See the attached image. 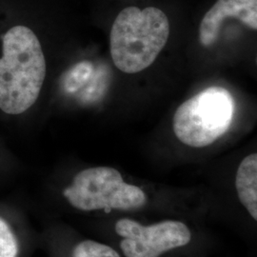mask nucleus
I'll return each mask as SVG.
<instances>
[{"instance_id": "obj_1", "label": "nucleus", "mask_w": 257, "mask_h": 257, "mask_svg": "<svg viewBox=\"0 0 257 257\" xmlns=\"http://www.w3.org/2000/svg\"><path fill=\"white\" fill-rule=\"evenodd\" d=\"M46 59L36 34L26 26L10 29L2 38L0 110L25 112L40 94L46 77Z\"/></svg>"}, {"instance_id": "obj_2", "label": "nucleus", "mask_w": 257, "mask_h": 257, "mask_svg": "<svg viewBox=\"0 0 257 257\" xmlns=\"http://www.w3.org/2000/svg\"><path fill=\"white\" fill-rule=\"evenodd\" d=\"M169 36L170 22L163 11L155 7L122 10L110 30L112 61L123 73H140L156 61Z\"/></svg>"}, {"instance_id": "obj_3", "label": "nucleus", "mask_w": 257, "mask_h": 257, "mask_svg": "<svg viewBox=\"0 0 257 257\" xmlns=\"http://www.w3.org/2000/svg\"><path fill=\"white\" fill-rule=\"evenodd\" d=\"M233 113L234 101L230 92L221 87H210L177 108L174 132L187 146L207 147L228 132Z\"/></svg>"}, {"instance_id": "obj_4", "label": "nucleus", "mask_w": 257, "mask_h": 257, "mask_svg": "<svg viewBox=\"0 0 257 257\" xmlns=\"http://www.w3.org/2000/svg\"><path fill=\"white\" fill-rule=\"evenodd\" d=\"M63 195L71 206L85 211H128L139 209L147 202L146 193L126 183L119 172L110 167H94L79 172Z\"/></svg>"}, {"instance_id": "obj_5", "label": "nucleus", "mask_w": 257, "mask_h": 257, "mask_svg": "<svg viewBox=\"0 0 257 257\" xmlns=\"http://www.w3.org/2000/svg\"><path fill=\"white\" fill-rule=\"evenodd\" d=\"M115 231L123 238L120 248L126 257H159L188 245L192 240L191 230L180 221L165 220L143 226L123 218L116 222Z\"/></svg>"}, {"instance_id": "obj_6", "label": "nucleus", "mask_w": 257, "mask_h": 257, "mask_svg": "<svg viewBox=\"0 0 257 257\" xmlns=\"http://www.w3.org/2000/svg\"><path fill=\"white\" fill-rule=\"evenodd\" d=\"M236 19L251 30L257 29V0H217L204 16L199 27V42L213 45L226 19Z\"/></svg>"}, {"instance_id": "obj_7", "label": "nucleus", "mask_w": 257, "mask_h": 257, "mask_svg": "<svg viewBox=\"0 0 257 257\" xmlns=\"http://www.w3.org/2000/svg\"><path fill=\"white\" fill-rule=\"evenodd\" d=\"M235 188L241 204L257 220V155L246 156L240 163L235 177Z\"/></svg>"}, {"instance_id": "obj_8", "label": "nucleus", "mask_w": 257, "mask_h": 257, "mask_svg": "<svg viewBox=\"0 0 257 257\" xmlns=\"http://www.w3.org/2000/svg\"><path fill=\"white\" fill-rule=\"evenodd\" d=\"M73 257H120L113 248L92 240H85L75 246Z\"/></svg>"}, {"instance_id": "obj_9", "label": "nucleus", "mask_w": 257, "mask_h": 257, "mask_svg": "<svg viewBox=\"0 0 257 257\" xmlns=\"http://www.w3.org/2000/svg\"><path fill=\"white\" fill-rule=\"evenodd\" d=\"M19 242L9 223L0 217V257H18Z\"/></svg>"}]
</instances>
